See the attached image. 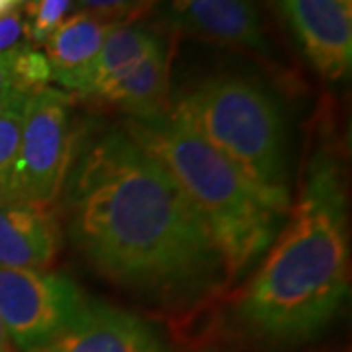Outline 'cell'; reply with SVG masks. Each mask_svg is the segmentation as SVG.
<instances>
[{
  "label": "cell",
  "instance_id": "obj_1",
  "mask_svg": "<svg viewBox=\"0 0 352 352\" xmlns=\"http://www.w3.org/2000/svg\"><path fill=\"white\" fill-rule=\"evenodd\" d=\"M67 176L71 241L106 280L163 305L198 302L227 282L198 212L127 131L96 139Z\"/></svg>",
  "mask_w": 352,
  "mask_h": 352
},
{
  "label": "cell",
  "instance_id": "obj_2",
  "mask_svg": "<svg viewBox=\"0 0 352 352\" xmlns=\"http://www.w3.org/2000/svg\"><path fill=\"white\" fill-rule=\"evenodd\" d=\"M351 286L346 192L327 151L311 157L300 200L263 264L237 292L231 321L247 339L288 349L317 337Z\"/></svg>",
  "mask_w": 352,
  "mask_h": 352
},
{
  "label": "cell",
  "instance_id": "obj_3",
  "mask_svg": "<svg viewBox=\"0 0 352 352\" xmlns=\"http://www.w3.org/2000/svg\"><path fill=\"white\" fill-rule=\"evenodd\" d=\"M126 131L173 176L201 217L221 256L227 282H235L270 249L292 208L261 190L249 176L173 113L138 122Z\"/></svg>",
  "mask_w": 352,
  "mask_h": 352
},
{
  "label": "cell",
  "instance_id": "obj_4",
  "mask_svg": "<svg viewBox=\"0 0 352 352\" xmlns=\"http://www.w3.org/2000/svg\"><path fill=\"white\" fill-rule=\"evenodd\" d=\"M170 113L270 198L292 208L284 118L263 85L237 75L212 76L182 94Z\"/></svg>",
  "mask_w": 352,
  "mask_h": 352
},
{
  "label": "cell",
  "instance_id": "obj_5",
  "mask_svg": "<svg viewBox=\"0 0 352 352\" xmlns=\"http://www.w3.org/2000/svg\"><path fill=\"white\" fill-rule=\"evenodd\" d=\"M73 163L71 96L39 88L25 104L24 126L4 200L51 206Z\"/></svg>",
  "mask_w": 352,
  "mask_h": 352
},
{
  "label": "cell",
  "instance_id": "obj_6",
  "mask_svg": "<svg viewBox=\"0 0 352 352\" xmlns=\"http://www.w3.org/2000/svg\"><path fill=\"white\" fill-rule=\"evenodd\" d=\"M85 302L80 288L69 278L0 266V323L20 352L38 351L55 339Z\"/></svg>",
  "mask_w": 352,
  "mask_h": 352
},
{
  "label": "cell",
  "instance_id": "obj_7",
  "mask_svg": "<svg viewBox=\"0 0 352 352\" xmlns=\"http://www.w3.org/2000/svg\"><path fill=\"white\" fill-rule=\"evenodd\" d=\"M176 32L233 50L268 55L256 0H155Z\"/></svg>",
  "mask_w": 352,
  "mask_h": 352
},
{
  "label": "cell",
  "instance_id": "obj_8",
  "mask_svg": "<svg viewBox=\"0 0 352 352\" xmlns=\"http://www.w3.org/2000/svg\"><path fill=\"white\" fill-rule=\"evenodd\" d=\"M34 352H173L161 333L138 315L85 302L67 327Z\"/></svg>",
  "mask_w": 352,
  "mask_h": 352
},
{
  "label": "cell",
  "instance_id": "obj_9",
  "mask_svg": "<svg viewBox=\"0 0 352 352\" xmlns=\"http://www.w3.org/2000/svg\"><path fill=\"white\" fill-rule=\"evenodd\" d=\"M309 63L327 80L349 75L352 61L351 8L340 0H280Z\"/></svg>",
  "mask_w": 352,
  "mask_h": 352
},
{
  "label": "cell",
  "instance_id": "obj_10",
  "mask_svg": "<svg viewBox=\"0 0 352 352\" xmlns=\"http://www.w3.org/2000/svg\"><path fill=\"white\" fill-rule=\"evenodd\" d=\"M61 247V226L51 206L0 201V266L45 270Z\"/></svg>",
  "mask_w": 352,
  "mask_h": 352
},
{
  "label": "cell",
  "instance_id": "obj_11",
  "mask_svg": "<svg viewBox=\"0 0 352 352\" xmlns=\"http://www.w3.org/2000/svg\"><path fill=\"white\" fill-rule=\"evenodd\" d=\"M168 67L170 53L164 47L163 39H159L135 67L88 100L116 106L126 112L129 120L138 122L164 118L173 108L168 96Z\"/></svg>",
  "mask_w": 352,
  "mask_h": 352
},
{
  "label": "cell",
  "instance_id": "obj_12",
  "mask_svg": "<svg viewBox=\"0 0 352 352\" xmlns=\"http://www.w3.org/2000/svg\"><path fill=\"white\" fill-rule=\"evenodd\" d=\"M118 24L122 22L90 12H75L63 18L45 39L43 55L50 63L51 80L71 90Z\"/></svg>",
  "mask_w": 352,
  "mask_h": 352
},
{
  "label": "cell",
  "instance_id": "obj_13",
  "mask_svg": "<svg viewBox=\"0 0 352 352\" xmlns=\"http://www.w3.org/2000/svg\"><path fill=\"white\" fill-rule=\"evenodd\" d=\"M159 39L161 38L147 25L138 22V18H129L118 24L106 38L94 61L76 78L71 92L87 100L92 98L102 88L112 85L113 80L126 75L131 67H135Z\"/></svg>",
  "mask_w": 352,
  "mask_h": 352
},
{
  "label": "cell",
  "instance_id": "obj_14",
  "mask_svg": "<svg viewBox=\"0 0 352 352\" xmlns=\"http://www.w3.org/2000/svg\"><path fill=\"white\" fill-rule=\"evenodd\" d=\"M32 94L25 90H18L0 106V200H4L10 184L24 126L25 104Z\"/></svg>",
  "mask_w": 352,
  "mask_h": 352
},
{
  "label": "cell",
  "instance_id": "obj_15",
  "mask_svg": "<svg viewBox=\"0 0 352 352\" xmlns=\"http://www.w3.org/2000/svg\"><path fill=\"white\" fill-rule=\"evenodd\" d=\"M16 78L20 88H24L25 92H36L39 88L47 87L51 80V69L43 51L30 50V47H20L16 53Z\"/></svg>",
  "mask_w": 352,
  "mask_h": 352
},
{
  "label": "cell",
  "instance_id": "obj_16",
  "mask_svg": "<svg viewBox=\"0 0 352 352\" xmlns=\"http://www.w3.org/2000/svg\"><path fill=\"white\" fill-rule=\"evenodd\" d=\"M73 0H38L36 4L28 6L30 10V22H28V34L34 41H43L50 38V34L59 25L65 18L67 10L71 8Z\"/></svg>",
  "mask_w": 352,
  "mask_h": 352
},
{
  "label": "cell",
  "instance_id": "obj_17",
  "mask_svg": "<svg viewBox=\"0 0 352 352\" xmlns=\"http://www.w3.org/2000/svg\"><path fill=\"white\" fill-rule=\"evenodd\" d=\"M71 4H75L76 12H90L108 20L124 22L129 18H138L143 10L151 8L155 0H73Z\"/></svg>",
  "mask_w": 352,
  "mask_h": 352
},
{
  "label": "cell",
  "instance_id": "obj_18",
  "mask_svg": "<svg viewBox=\"0 0 352 352\" xmlns=\"http://www.w3.org/2000/svg\"><path fill=\"white\" fill-rule=\"evenodd\" d=\"M25 36L30 34H28V22L22 18V14L18 10L0 14V55L24 47L22 39Z\"/></svg>",
  "mask_w": 352,
  "mask_h": 352
},
{
  "label": "cell",
  "instance_id": "obj_19",
  "mask_svg": "<svg viewBox=\"0 0 352 352\" xmlns=\"http://www.w3.org/2000/svg\"><path fill=\"white\" fill-rule=\"evenodd\" d=\"M16 53H18V50L0 55V106L8 100L12 94H16L18 90H24V88H20L18 78H16V69H14Z\"/></svg>",
  "mask_w": 352,
  "mask_h": 352
},
{
  "label": "cell",
  "instance_id": "obj_20",
  "mask_svg": "<svg viewBox=\"0 0 352 352\" xmlns=\"http://www.w3.org/2000/svg\"><path fill=\"white\" fill-rule=\"evenodd\" d=\"M0 352H12V344H10V339L2 327V323H0Z\"/></svg>",
  "mask_w": 352,
  "mask_h": 352
},
{
  "label": "cell",
  "instance_id": "obj_21",
  "mask_svg": "<svg viewBox=\"0 0 352 352\" xmlns=\"http://www.w3.org/2000/svg\"><path fill=\"white\" fill-rule=\"evenodd\" d=\"M38 0H12V8L16 6H22V4H28V6H32V4H36Z\"/></svg>",
  "mask_w": 352,
  "mask_h": 352
},
{
  "label": "cell",
  "instance_id": "obj_22",
  "mask_svg": "<svg viewBox=\"0 0 352 352\" xmlns=\"http://www.w3.org/2000/svg\"><path fill=\"white\" fill-rule=\"evenodd\" d=\"M340 2H342L344 6H349V8H351V0H340Z\"/></svg>",
  "mask_w": 352,
  "mask_h": 352
}]
</instances>
